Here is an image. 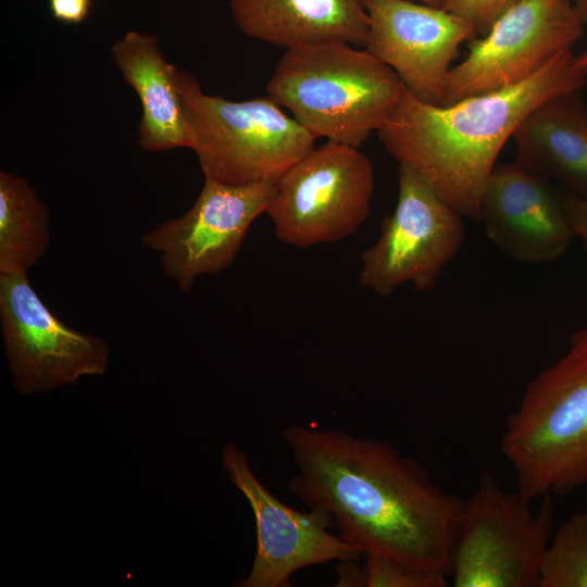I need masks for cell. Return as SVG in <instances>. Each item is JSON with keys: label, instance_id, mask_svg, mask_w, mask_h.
I'll use <instances>...</instances> for the list:
<instances>
[{"label": "cell", "instance_id": "obj_1", "mask_svg": "<svg viewBox=\"0 0 587 587\" xmlns=\"http://www.w3.org/2000/svg\"><path fill=\"white\" fill-rule=\"evenodd\" d=\"M283 438L298 473L289 490L326 510L335 529L364 554L451 575L465 501L446 491L419 461L388 440L291 424Z\"/></svg>", "mask_w": 587, "mask_h": 587}, {"label": "cell", "instance_id": "obj_2", "mask_svg": "<svg viewBox=\"0 0 587 587\" xmlns=\"http://www.w3.org/2000/svg\"><path fill=\"white\" fill-rule=\"evenodd\" d=\"M586 80L570 49L524 82L447 105L424 102L404 86L377 134L399 164L419 172L462 216L479 220L485 186L505 142L536 108L579 91Z\"/></svg>", "mask_w": 587, "mask_h": 587}, {"label": "cell", "instance_id": "obj_3", "mask_svg": "<svg viewBox=\"0 0 587 587\" xmlns=\"http://www.w3.org/2000/svg\"><path fill=\"white\" fill-rule=\"evenodd\" d=\"M404 85L365 48L322 42L285 50L266 85L316 139L360 148L397 107Z\"/></svg>", "mask_w": 587, "mask_h": 587}, {"label": "cell", "instance_id": "obj_4", "mask_svg": "<svg viewBox=\"0 0 587 587\" xmlns=\"http://www.w3.org/2000/svg\"><path fill=\"white\" fill-rule=\"evenodd\" d=\"M500 450L515 472L516 489L530 500L587 484V326L528 382Z\"/></svg>", "mask_w": 587, "mask_h": 587}, {"label": "cell", "instance_id": "obj_5", "mask_svg": "<svg viewBox=\"0 0 587 587\" xmlns=\"http://www.w3.org/2000/svg\"><path fill=\"white\" fill-rule=\"evenodd\" d=\"M190 145L207 179L227 185L276 183L315 146L316 138L273 99L232 101L202 91L176 71Z\"/></svg>", "mask_w": 587, "mask_h": 587}, {"label": "cell", "instance_id": "obj_6", "mask_svg": "<svg viewBox=\"0 0 587 587\" xmlns=\"http://www.w3.org/2000/svg\"><path fill=\"white\" fill-rule=\"evenodd\" d=\"M517 489L504 490L484 472L465 501L452 553L454 587H538L552 537V495L538 511Z\"/></svg>", "mask_w": 587, "mask_h": 587}, {"label": "cell", "instance_id": "obj_7", "mask_svg": "<svg viewBox=\"0 0 587 587\" xmlns=\"http://www.w3.org/2000/svg\"><path fill=\"white\" fill-rule=\"evenodd\" d=\"M267 209L275 236L296 248L342 240L366 220L375 188L371 160L359 148L327 141L275 183Z\"/></svg>", "mask_w": 587, "mask_h": 587}, {"label": "cell", "instance_id": "obj_8", "mask_svg": "<svg viewBox=\"0 0 587 587\" xmlns=\"http://www.w3.org/2000/svg\"><path fill=\"white\" fill-rule=\"evenodd\" d=\"M463 217L419 172L399 164L397 203L361 255V287L379 297L403 284L433 289L464 242Z\"/></svg>", "mask_w": 587, "mask_h": 587}, {"label": "cell", "instance_id": "obj_9", "mask_svg": "<svg viewBox=\"0 0 587 587\" xmlns=\"http://www.w3.org/2000/svg\"><path fill=\"white\" fill-rule=\"evenodd\" d=\"M0 323L14 386L22 394L75 384L107 370L108 342L54 315L27 273L0 275Z\"/></svg>", "mask_w": 587, "mask_h": 587}, {"label": "cell", "instance_id": "obj_10", "mask_svg": "<svg viewBox=\"0 0 587 587\" xmlns=\"http://www.w3.org/2000/svg\"><path fill=\"white\" fill-rule=\"evenodd\" d=\"M584 25L570 0L521 1L470 41L466 58L449 72L444 105L528 79L570 50Z\"/></svg>", "mask_w": 587, "mask_h": 587}, {"label": "cell", "instance_id": "obj_11", "mask_svg": "<svg viewBox=\"0 0 587 587\" xmlns=\"http://www.w3.org/2000/svg\"><path fill=\"white\" fill-rule=\"evenodd\" d=\"M275 190L271 182L227 185L205 178L192 207L145 233L142 243L159 253L165 275L188 294L198 277L233 264Z\"/></svg>", "mask_w": 587, "mask_h": 587}, {"label": "cell", "instance_id": "obj_12", "mask_svg": "<svg viewBox=\"0 0 587 587\" xmlns=\"http://www.w3.org/2000/svg\"><path fill=\"white\" fill-rule=\"evenodd\" d=\"M222 467L249 502L257 533L254 560L239 587H289L297 571L332 561L360 560L363 554L335 529L324 509L295 510L277 499L253 473L248 457L225 445Z\"/></svg>", "mask_w": 587, "mask_h": 587}, {"label": "cell", "instance_id": "obj_13", "mask_svg": "<svg viewBox=\"0 0 587 587\" xmlns=\"http://www.w3.org/2000/svg\"><path fill=\"white\" fill-rule=\"evenodd\" d=\"M365 49L388 65L420 100L444 105L451 63L477 37L474 25L444 8L410 0H362Z\"/></svg>", "mask_w": 587, "mask_h": 587}, {"label": "cell", "instance_id": "obj_14", "mask_svg": "<svg viewBox=\"0 0 587 587\" xmlns=\"http://www.w3.org/2000/svg\"><path fill=\"white\" fill-rule=\"evenodd\" d=\"M478 221L502 253L522 263L554 262L575 239L558 192L516 163L495 165Z\"/></svg>", "mask_w": 587, "mask_h": 587}, {"label": "cell", "instance_id": "obj_15", "mask_svg": "<svg viewBox=\"0 0 587 587\" xmlns=\"http://www.w3.org/2000/svg\"><path fill=\"white\" fill-rule=\"evenodd\" d=\"M229 8L245 35L285 50L322 42L366 45L362 0H230Z\"/></svg>", "mask_w": 587, "mask_h": 587}, {"label": "cell", "instance_id": "obj_16", "mask_svg": "<svg viewBox=\"0 0 587 587\" xmlns=\"http://www.w3.org/2000/svg\"><path fill=\"white\" fill-rule=\"evenodd\" d=\"M111 52L141 103L140 148L146 152L189 148V124L175 82L177 68L165 60L158 37L132 30L114 42Z\"/></svg>", "mask_w": 587, "mask_h": 587}, {"label": "cell", "instance_id": "obj_17", "mask_svg": "<svg viewBox=\"0 0 587 587\" xmlns=\"http://www.w3.org/2000/svg\"><path fill=\"white\" fill-rule=\"evenodd\" d=\"M515 163L587 197V108L579 91L563 93L536 108L513 137Z\"/></svg>", "mask_w": 587, "mask_h": 587}, {"label": "cell", "instance_id": "obj_18", "mask_svg": "<svg viewBox=\"0 0 587 587\" xmlns=\"http://www.w3.org/2000/svg\"><path fill=\"white\" fill-rule=\"evenodd\" d=\"M50 213L27 179L0 172V275L27 273L50 242Z\"/></svg>", "mask_w": 587, "mask_h": 587}, {"label": "cell", "instance_id": "obj_19", "mask_svg": "<svg viewBox=\"0 0 587 587\" xmlns=\"http://www.w3.org/2000/svg\"><path fill=\"white\" fill-rule=\"evenodd\" d=\"M538 587H587V511L569 515L551 537Z\"/></svg>", "mask_w": 587, "mask_h": 587}, {"label": "cell", "instance_id": "obj_20", "mask_svg": "<svg viewBox=\"0 0 587 587\" xmlns=\"http://www.w3.org/2000/svg\"><path fill=\"white\" fill-rule=\"evenodd\" d=\"M337 587H447L444 572L412 566L379 554L359 560L338 561Z\"/></svg>", "mask_w": 587, "mask_h": 587}, {"label": "cell", "instance_id": "obj_21", "mask_svg": "<svg viewBox=\"0 0 587 587\" xmlns=\"http://www.w3.org/2000/svg\"><path fill=\"white\" fill-rule=\"evenodd\" d=\"M523 0H444L441 8L470 21L477 37L485 35L495 22Z\"/></svg>", "mask_w": 587, "mask_h": 587}, {"label": "cell", "instance_id": "obj_22", "mask_svg": "<svg viewBox=\"0 0 587 587\" xmlns=\"http://www.w3.org/2000/svg\"><path fill=\"white\" fill-rule=\"evenodd\" d=\"M558 195L574 237L587 254V197L578 196L566 189Z\"/></svg>", "mask_w": 587, "mask_h": 587}, {"label": "cell", "instance_id": "obj_23", "mask_svg": "<svg viewBox=\"0 0 587 587\" xmlns=\"http://www.w3.org/2000/svg\"><path fill=\"white\" fill-rule=\"evenodd\" d=\"M52 16L66 24H79L90 11V0H49Z\"/></svg>", "mask_w": 587, "mask_h": 587}, {"label": "cell", "instance_id": "obj_24", "mask_svg": "<svg viewBox=\"0 0 587 587\" xmlns=\"http://www.w3.org/2000/svg\"><path fill=\"white\" fill-rule=\"evenodd\" d=\"M575 10L584 24H587V0H575Z\"/></svg>", "mask_w": 587, "mask_h": 587}, {"label": "cell", "instance_id": "obj_25", "mask_svg": "<svg viewBox=\"0 0 587 587\" xmlns=\"http://www.w3.org/2000/svg\"><path fill=\"white\" fill-rule=\"evenodd\" d=\"M576 61L579 68L587 76V48L579 55H576Z\"/></svg>", "mask_w": 587, "mask_h": 587}, {"label": "cell", "instance_id": "obj_26", "mask_svg": "<svg viewBox=\"0 0 587 587\" xmlns=\"http://www.w3.org/2000/svg\"><path fill=\"white\" fill-rule=\"evenodd\" d=\"M419 1L424 3V4H428V5H433V7H439V8H441V5L444 3V0H419Z\"/></svg>", "mask_w": 587, "mask_h": 587}, {"label": "cell", "instance_id": "obj_27", "mask_svg": "<svg viewBox=\"0 0 587 587\" xmlns=\"http://www.w3.org/2000/svg\"><path fill=\"white\" fill-rule=\"evenodd\" d=\"M570 1H572V2H573V1H575V0H570Z\"/></svg>", "mask_w": 587, "mask_h": 587}]
</instances>
